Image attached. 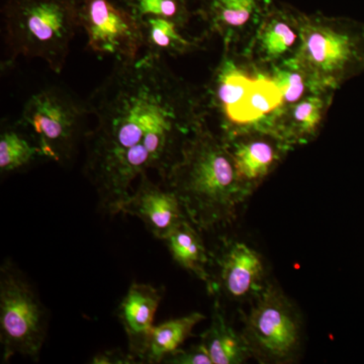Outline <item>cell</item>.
<instances>
[{"instance_id": "21", "label": "cell", "mask_w": 364, "mask_h": 364, "mask_svg": "<svg viewBox=\"0 0 364 364\" xmlns=\"http://www.w3.org/2000/svg\"><path fill=\"white\" fill-rule=\"evenodd\" d=\"M272 79L279 86L284 105H296L306 98V93L323 90L294 57L275 67Z\"/></svg>"}, {"instance_id": "19", "label": "cell", "mask_w": 364, "mask_h": 364, "mask_svg": "<svg viewBox=\"0 0 364 364\" xmlns=\"http://www.w3.org/2000/svg\"><path fill=\"white\" fill-rule=\"evenodd\" d=\"M144 36V52L165 57L184 54L196 47L181 33L182 26L169 18L148 16L140 20Z\"/></svg>"}, {"instance_id": "14", "label": "cell", "mask_w": 364, "mask_h": 364, "mask_svg": "<svg viewBox=\"0 0 364 364\" xmlns=\"http://www.w3.org/2000/svg\"><path fill=\"white\" fill-rule=\"evenodd\" d=\"M213 364H240L252 358L250 347L242 333L228 323L219 301H215L212 311V320L202 334Z\"/></svg>"}, {"instance_id": "15", "label": "cell", "mask_w": 364, "mask_h": 364, "mask_svg": "<svg viewBox=\"0 0 364 364\" xmlns=\"http://www.w3.org/2000/svg\"><path fill=\"white\" fill-rule=\"evenodd\" d=\"M299 44L296 14L279 9H270L258 31L257 48L265 61H274L287 56Z\"/></svg>"}, {"instance_id": "18", "label": "cell", "mask_w": 364, "mask_h": 364, "mask_svg": "<svg viewBox=\"0 0 364 364\" xmlns=\"http://www.w3.org/2000/svg\"><path fill=\"white\" fill-rule=\"evenodd\" d=\"M260 11L261 0H208L203 14L214 32L230 38L245 28Z\"/></svg>"}, {"instance_id": "22", "label": "cell", "mask_w": 364, "mask_h": 364, "mask_svg": "<svg viewBox=\"0 0 364 364\" xmlns=\"http://www.w3.org/2000/svg\"><path fill=\"white\" fill-rule=\"evenodd\" d=\"M40 156L42 157L40 148L30 142L20 132L2 131L0 136V170L2 173L23 168Z\"/></svg>"}, {"instance_id": "2", "label": "cell", "mask_w": 364, "mask_h": 364, "mask_svg": "<svg viewBox=\"0 0 364 364\" xmlns=\"http://www.w3.org/2000/svg\"><path fill=\"white\" fill-rule=\"evenodd\" d=\"M181 200L198 231L215 232L233 224L247 200L226 141L202 128L182 149L162 181Z\"/></svg>"}, {"instance_id": "10", "label": "cell", "mask_w": 364, "mask_h": 364, "mask_svg": "<svg viewBox=\"0 0 364 364\" xmlns=\"http://www.w3.org/2000/svg\"><path fill=\"white\" fill-rule=\"evenodd\" d=\"M219 267L220 287L229 299H256L267 287L262 256L244 242H230L225 246Z\"/></svg>"}, {"instance_id": "7", "label": "cell", "mask_w": 364, "mask_h": 364, "mask_svg": "<svg viewBox=\"0 0 364 364\" xmlns=\"http://www.w3.org/2000/svg\"><path fill=\"white\" fill-rule=\"evenodd\" d=\"M244 323L242 334L259 363H289L301 346V323L296 306L274 284H267L255 299Z\"/></svg>"}, {"instance_id": "8", "label": "cell", "mask_w": 364, "mask_h": 364, "mask_svg": "<svg viewBox=\"0 0 364 364\" xmlns=\"http://www.w3.org/2000/svg\"><path fill=\"white\" fill-rule=\"evenodd\" d=\"M78 13L87 48L97 56L129 61L142 55V25L126 7L111 0H78Z\"/></svg>"}, {"instance_id": "17", "label": "cell", "mask_w": 364, "mask_h": 364, "mask_svg": "<svg viewBox=\"0 0 364 364\" xmlns=\"http://www.w3.org/2000/svg\"><path fill=\"white\" fill-rule=\"evenodd\" d=\"M205 318L203 314L195 312L154 326L144 363H163L167 356L181 349V345L193 334V328Z\"/></svg>"}, {"instance_id": "20", "label": "cell", "mask_w": 364, "mask_h": 364, "mask_svg": "<svg viewBox=\"0 0 364 364\" xmlns=\"http://www.w3.org/2000/svg\"><path fill=\"white\" fill-rule=\"evenodd\" d=\"M324 100L311 95L289 109V124L280 131V139L287 144L301 142L317 130L324 111Z\"/></svg>"}, {"instance_id": "9", "label": "cell", "mask_w": 364, "mask_h": 364, "mask_svg": "<svg viewBox=\"0 0 364 364\" xmlns=\"http://www.w3.org/2000/svg\"><path fill=\"white\" fill-rule=\"evenodd\" d=\"M119 215L138 218L155 238L163 241L188 219L176 193L151 181L148 174L139 178L136 191L122 203Z\"/></svg>"}, {"instance_id": "6", "label": "cell", "mask_w": 364, "mask_h": 364, "mask_svg": "<svg viewBox=\"0 0 364 364\" xmlns=\"http://www.w3.org/2000/svg\"><path fill=\"white\" fill-rule=\"evenodd\" d=\"M296 18L299 44L294 58L322 90L336 87L361 60L358 39L331 18L305 14Z\"/></svg>"}, {"instance_id": "3", "label": "cell", "mask_w": 364, "mask_h": 364, "mask_svg": "<svg viewBox=\"0 0 364 364\" xmlns=\"http://www.w3.org/2000/svg\"><path fill=\"white\" fill-rule=\"evenodd\" d=\"M4 67L18 58L41 59L55 73L66 65L80 28L78 0H7L4 11Z\"/></svg>"}, {"instance_id": "24", "label": "cell", "mask_w": 364, "mask_h": 364, "mask_svg": "<svg viewBox=\"0 0 364 364\" xmlns=\"http://www.w3.org/2000/svg\"><path fill=\"white\" fill-rule=\"evenodd\" d=\"M163 363L169 364H213L210 354L205 345H193L188 349H178L174 353L170 354L163 360Z\"/></svg>"}, {"instance_id": "4", "label": "cell", "mask_w": 364, "mask_h": 364, "mask_svg": "<svg viewBox=\"0 0 364 364\" xmlns=\"http://www.w3.org/2000/svg\"><path fill=\"white\" fill-rule=\"evenodd\" d=\"M46 308L23 272L6 260L0 269L2 361L16 355L39 360L47 337Z\"/></svg>"}, {"instance_id": "23", "label": "cell", "mask_w": 364, "mask_h": 364, "mask_svg": "<svg viewBox=\"0 0 364 364\" xmlns=\"http://www.w3.org/2000/svg\"><path fill=\"white\" fill-rule=\"evenodd\" d=\"M139 20L148 16L169 18L183 26L188 23L189 11L186 0H122Z\"/></svg>"}, {"instance_id": "13", "label": "cell", "mask_w": 364, "mask_h": 364, "mask_svg": "<svg viewBox=\"0 0 364 364\" xmlns=\"http://www.w3.org/2000/svg\"><path fill=\"white\" fill-rule=\"evenodd\" d=\"M284 105V98L279 86L269 78L253 79L247 95L229 117L224 119L226 135L223 140H234L242 127L256 123L267 114Z\"/></svg>"}, {"instance_id": "5", "label": "cell", "mask_w": 364, "mask_h": 364, "mask_svg": "<svg viewBox=\"0 0 364 364\" xmlns=\"http://www.w3.org/2000/svg\"><path fill=\"white\" fill-rule=\"evenodd\" d=\"M88 114L86 104L61 88L50 87L26 100L18 124L33 134L42 157L66 164L85 139L83 123Z\"/></svg>"}, {"instance_id": "12", "label": "cell", "mask_w": 364, "mask_h": 364, "mask_svg": "<svg viewBox=\"0 0 364 364\" xmlns=\"http://www.w3.org/2000/svg\"><path fill=\"white\" fill-rule=\"evenodd\" d=\"M227 143L239 181L247 196L270 173L284 150L289 148V144L274 136L245 135Z\"/></svg>"}, {"instance_id": "16", "label": "cell", "mask_w": 364, "mask_h": 364, "mask_svg": "<svg viewBox=\"0 0 364 364\" xmlns=\"http://www.w3.org/2000/svg\"><path fill=\"white\" fill-rule=\"evenodd\" d=\"M200 231L189 220H186L167 237V247L179 267L193 273L212 289V279L208 273V254Z\"/></svg>"}, {"instance_id": "1", "label": "cell", "mask_w": 364, "mask_h": 364, "mask_svg": "<svg viewBox=\"0 0 364 364\" xmlns=\"http://www.w3.org/2000/svg\"><path fill=\"white\" fill-rule=\"evenodd\" d=\"M164 59L143 52L117 61L85 102L97 124L83 139V172L107 215H119L133 182L151 170L164 181L202 128L195 102Z\"/></svg>"}, {"instance_id": "25", "label": "cell", "mask_w": 364, "mask_h": 364, "mask_svg": "<svg viewBox=\"0 0 364 364\" xmlns=\"http://www.w3.org/2000/svg\"><path fill=\"white\" fill-rule=\"evenodd\" d=\"M91 363L95 364H133L138 363L130 352H124L119 349L100 352L92 358Z\"/></svg>"}, {"instance_id": "11", "label": "cell", "mask_w": 364, "mask_h": 364, "mask_svg": "<svg viewBox=\"0 0 364 364\" xmlns=\"http://www.w3.org/2000/svg\"><path fill=\"white\" fill-rule=\"evenodd\" d=\"M164 291L147 284L133 282L117 306V316L128 339V351L144 363L153 322Z\"/></svg>"}]
</instances>
